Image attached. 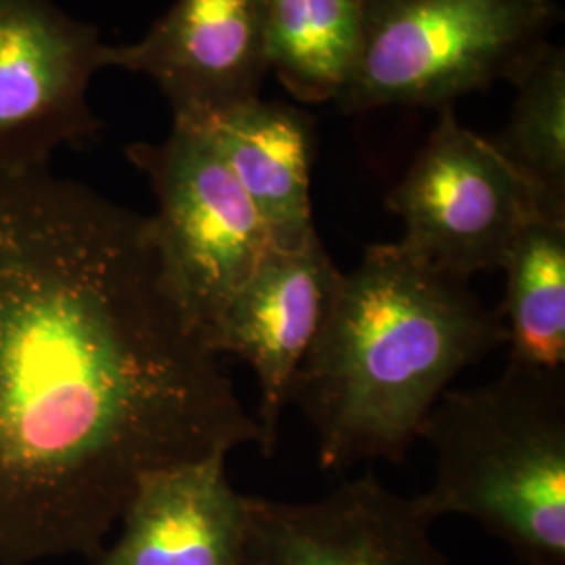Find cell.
Listing matches in <instances>:
<instances>
[{
    "mask_svg": "<svg viewBox=\"0 0 565 565\" xmlns=\"http://www.w3.org/2000/svg\"><path fill=\"white\" fill-rule=\"evenodd\" d=\"M149 216L0 179V565L93 559L142 476L260 446Z\"/></svg>",
    "mask_w": 565,
    "mask_h": 565,
    "instance_id": "1",
    "label": "cell"
},
{
    "mask_svg": "<svg viewBox=\"0 0 565 565\" xmlns=\"http://www.w3.org/2000/svg\"><path fill=\"white\" fill-rule=\"evenodd\" d=\"M501 345V315L469 281L377 243L342 273L291 403L317 434L323 469L401 463L452 380Z\"/></svg>",
    "mask_w": 565,
    "mask_h": 565,
    "instance_id": "2",
    "label": "cell"
},
{
    "mask_svg": "<svg viewBox=\"0 0 565 565\" xmlns=\"http://www.w3.org/2000/svg\"><path fill=\"white\" fill-rule=\"evenodd\" d=\"M419 438L436 455L413 497L425 520L463 515L513 564L565 565V371L507 364L490 384L446 390Z\"/></svg>",
    "mask_w": 565,
    "mask_h": 565,
    "instance_id": "3",
    "label": "cell"
},
{
    "mask_svg": "<svg viewBox=\"0 0 565 565\" xmlns=\"http://www.w3.org/2000/svg\"><path fill=\"white\" fill-rule=\"evenodd\" d=\"M555 0H363L361 41L335 103L345 114L455 105L518 81L548 44Z\"/></svg>",
    "mask_w": 565,
    "mask_h": 565,
    "instance_id": "4",
    "label": "cell"
},
{
    "mask_svg": "<svg viewBox=\"0 0 565 565\" xmlns=\"http://www.w3.org/2000/svg\"><path fill=\"white\" fill-rule=\"evenodd\" d=\"M126 156L149 179L163 264L212 348L228 306L275 247L273 237L202 126L172 121L163 141L135 142Z\"/></svg>",
    "mask_w": 565,
    "mask_h": 565,
    "instance_id": "5",
    "label": "cell"
},
{
    "mask_svg": "<svg viewBox=\"0 0 565 565\" xmlns=\"http://www.w3.org/2000/svg\"><path fill=\"white\" fill-rule=\"evenodd\" d=\"M385 203L403 221L401 245L465 281L499 273L525 226L545 218L532 186L490 139L457 120L455 105L440 109Z\"/></svg>",
    "mask_w": 565,
    "mask_h": 565,
    "instance_id": "6",
    "label": "cell"
},
{
    "mask_svg": "<svg viewBox=\"0 0 565 565\" xmlns=\"http://www.w3.org/2000/svg\"><path fill=\"white\" fill-rule=\"evenodd\" d=\"M114 46L55 0H0V179L49 170L55 151L103 128L90 81Z\"/></svg>",
    "mask_w": 565,
    "mask_h": 565,
    "instance_id": "7",
    "label": "cell"
},
{
    "mask_svg": "<svg viewBox=\"0 0 565 565\" xmlns=\"http://www.w3.org/2000/svg\"><path fill=\"white\" fill-rule=\"evenodd\" d=\"M111 67L156 82L174 121L210 124L260 99L270 72L264 0H177L141 41L114 46Z\"/></svg>",
    "mask_w": 565,
    "mask_h": 565,
    "instance_id": "8",
    "label": "cell"
},
{
    "mask_svg": "<svg viewBox=\"0 0 565 565\" xmlns=\"http://www.w3.org/2000/svg\"><path fill=\"white\" fill-rule=\"evenodd\" d=\"M342 270L312 235L294 249L273 247L228 306L212 348L249 364L258 387L260 450L275 455L296 375L323 327Z\"/></svg>",
    "mask_w": 565,
    "mask_h": 565,
    "instance_id": "9",
    "label": "cell"
},
{
    "mask_svg": "<svg viewBox=\"0 0 565 565\" xmlns=\"http://www.w3.org/2000/svg\"><path fill=\"white\" fill-rule=\"evenodd\" d=\"M247 505L258 565H446L431 522L373 471L317 501L247 497Z\"/></svg>",
    "mask_w": 565,
    "mask_h": 565,
    "instance_id": "10",
    "label": "cell"
},
{
    "mask_svg": "<svg viewBox=\"0 0 565 565\" xmlns=\"http://www.w3.org/2000/svg\"><path fill=\"white\" fill-rule=\"evenodd\" d=\"M121 532L88 565H247L249 505L226 476V455L142 476Z\"/></svg>",
    "mask_w": 565,
    "mask_h": 565,
    "instance_id": "11",
    "label": "cell"
},
{
    "mask_svg": "<svg viewBox=\"0 0 565 565\" xmlns=\"http://www.w3.org/2000/svg\"><path fill=\"white\" fill-rule=\"evenodd\" d=\"M202 128L263 216L275 247L294 249L317 235L310 200L315 124L303 111L256 99Z\"/></svg>",
    "mask_w": 565,
    "mask_h": 565,
    "instance_id": "12",
    "label": "cell"
},
{
    "mask_svg": "<svg viewBox=\"0 0 565 565\" xmlns=\"http://www.w3.org/2000/svg\"><path fill=\"white\" fill-rule=\"evenodd\" d=\"M501 270L507 279L499 308L509 345L507 364L564 371L565 221L536 218L527 224Z\"/></svg>",
    "mask_w": 565,
    "mask_h": 565,
    "instance_id": "13",
    "label": "cell"
},
{
    "mask_svg": "<svg viewBox=\"0 0 565 565\" xmlns=\"http://www.w3.org/2000/svg\"><path fill=\"white\" fill-rule=\"evenodd\" d=\"M270 70L303 103L335 102L356 55L363 0H264Z\"/></svg>",
    "mask_w": 565,
    "mask_h": 565,
    "instance_id": "14",
    "label": "cell"
},
{
    "mask_svg": "<svg viewBox=\"0 0 565 565\" xmlns=\"http://www.w3.org/2000/svg\"><path fill=\"white\" fill-rule=\"evenodd\" d=\"M513 86L511 118L490 141L532 186L543 216L565 221L564 46L548 42Z\"/></svg>",
    "mask_w": 565,
    "mask_h": 565,
    "instance_id": "15",
    "label": "cell"
},
{
    "mask_svg": "<svg viewBox=\"0 0 565 565\" xmlns=\"http://www.w3.org/2000/svg\"><path fill=\"white\" fill-rule=\"evenodd\" d=\"M247 565H258L256 562H252V559H247Z\"/></svg>",
    "mask_w": 565,
    "mask_h": 565,
    "instance_id": "16",
    "label": "cell"
},
{
    "mask_svg": "<svg viewBox=\"0 0 565 565\" xmlns=\"http://www.w3.org/2000/svg\"><path fill=\"white\" fill-rule=\"evenodd\" d=\"M511 565H522V564H511Z\"/></svg>",
    "mask_w": 565,
    "mask_h": 565,
    "instance_id": "17",
    "label": "cell"
}]
</instances>
